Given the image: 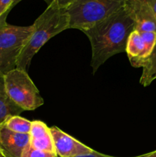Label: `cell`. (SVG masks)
Returning <instances> with one entry per match:
<instances>
[{"label":"cell","instance_id":"obj_1","mask_svg":"<svg viewBox=\"0 0 156 157\" xmlns=\"http://www.w3.org/2000/svg\"><path fill=\"white\" fill-rule=\"evenodd\" d=\"M134 30V22L123 6L110 16L83 31L91 44L90 65L93 74L112 56L125 52L127 40Z\"/></svg>","mask_w":156,"mask_h":157},{"label":"cell","instance_id":"obj_20","mask_svg":"<svg viewBox=\"0 0 156 157\" xmlns=\"http://www.w3.org/2000/svg\"><path fill=\"white\" fill-rule=\"evenodd\" d=\"M148 2H149L151 7L152 8L154 14L156 15V0H148Z\"/></svg>","mask_w":156,"mask_h":157},{"label":"cell","instance_id":"obj_15","mask_svg":"<svg viewBox=\"0 0 156 157\" xmlns=\"http://www.w3.org/2000/svg\"><path fill=\"white\" fill-rule=\"evenodd\" d=\"M21 157H58V156L55 153L37 150L28 144L23 150Z\"/></svg>","mask_w":156,"mask_h":157},{"label":"cell","instance_id":"obj_14","mask_svg":"<svg viewBox=\"0 0 156 157\" xmlns=\"http://www.w3.org/2000/svg\"><path fill=\"white\" fill-rule=\"evenodd\" d=\"M49 134H50V128L47 127V126L44 122L41 121H32V127L29 133L31 139L44 137Z\"/></svg>","mask_w":156,"mask_h":157},{"label":"cell","instance_id":"obj_11","mask_svg":"<svg viewBox=\"0 0 156 157\" xmlns=\"http://www.w3.org/2000/svg\"><path fill=\"white\" fill-rule=\"evenodd\" d=\"M142 67L140 84L147 87L156 79V44L149 56L144 61Z\"/></svg>","mask_w":156,"mask_h":157},{"label":"cell","instance_id":"obj_22","mask_svg":"<svg viewBox=\"0 0 156 157\" xmlns=\"http://www.w3.org/2000/svg\"><path fill=\"white\" fill-rule=\"evenodd\" d=\"M0 157H2V155H1V154H0Z\"/></svg>","mask_w":156,"mask_h":157},{"label":"cell","instance_id":"obj_18","mask_svg":"<svg viewBox=\"0 0 156 157\" xmlns=\"http://www.w3.org/2000/svg\"><path fill=\"white\" fill-rule=\"evenodd\" d=\"M76 157H116V156H109V155L102 154V153H99V152H96L95 150H93V153H90V154L87 155H82V156H76Z\"/></svg>","mask_w":156,"mask_h":157},{"label":"cell","instance_id":"obj_10","mask_svg":"<svg viewBox=\"0 0 156 157\" xmlns=\"http://www.w3.org/2000/svg\"><path fill=\"white\" fill-rule=\"evenodd\" d=\"M23 111L8 95L5 86L4 75L0 72V126L4 124L8 118L20 115Z\"/></svg>","mask_w":156,"mask_h":157},{"label":"cell","instance_id":"obj_7","mask_svg":"<svg viewBox=\"0 0 156 157\" xmlns=\"http://www.w3.org/2000/svg\"><path fill=\"white\" fill-rule=\"evenodd\" d=\"M125 11L138 32H154L156 33V15L148 0H125Z\"/></svg>","mask_w":156,"mask_h":157},{"label":"cell","instance_id":"obj_12","mask_svg":"<svg viewBox=\"0 0 156 157\" xmlns=\"http://www.w3.org/2000/svg\"><path fill=\"white\" fill-rule=\"evenodd\" d=\"M4 125L9 130L15 133H22V134H29L32 127V121L20 117L19 115L12 116L8 118L5 122Z\"/></svg>","mask_w":156,"mask_h":157},{"label":"cell","instance_id":"obj_4","mask_svg":"<svg viewBox=\"0 0 156 157\" xmlns=\"http://www.w3.org/2000/svg\"><path fill=\"white\" fill-rule=\"evenodd\" d=\"M7 13L0 17V72L6 75L16 68L18 58L27 43L33 27L6 22Z\"/></svg>","mask_w":156,"mask_h":157},{"label":"cell","instance_id":"obj_5","mask_svg":"<svg viewBox=\"0 0 156 157\" xmlns=\"http://www.w3.org/2000/svg\"><path fill=\"white\" fill-rule=\"evenodd\" d=\"M8 95L23 110H35L44 104V100L27 71L15 68L4 75Z\"/></svg>","mask_w":156,"mask_h":157},{"label":"cell","instance_id":"obj_2","mask_svg":"<svg viewBox=\"0 0 156 157\" xmlns=\"http://www.w3.org/2000/svg\"><path fill=\"white\" fill-rule=\"evenodd\" d=\"M70 17L67 9L57 1L48 5L32 25V32L17 61L16 67L27 71L32 58L47 41L69 29Z\"/></svg>","mask_w":156,"mask_h":157},{"label":"cell","instance_id":"obj_9","mask_svg":"<svg viewBox=\"0 0 156 157\" xmlns=\"http://www.w3.org/2000/svg\"><path fill=\"white\" fill-rule=\"evenodd\" d=\"M29 141V134L15 133L4 124L0 126V154L2 157H21Z\"/></svg>","mask_w":156,"mask_h":157},{"label":"cell","instance_id":"obj_13","mask_svg":"<svg viewBox=\"0 0 156 157\" xmlns=\"http://www.w3.org/2000/svg\"><path fill=\"white\" fill-rule=\"evenodd\" d=\"M29 145L33 148L37 149V150L50 152V153H55L54 146L51 134L47 135L44 137L37 138V139H31L30 138Z\"/></svg>","mask_w":156,"mask_h":157},{"label":"cell","instance_id":"obj_3","mask_svg":"<svg viewBox=\"0 0 156 157\" xmlns=\"http://www.w3.org/2000/svg\"><path fill=\"white\" fill-rule=\"evenodd\" d=\"M125 0H76L67 8L70 25L69 29L81 32L123 7Z\"/></svg>","mask_w":156,"mask_h":157},{"label":"cell","instance_id":"obj_8","mask_svg":"<svg viewBox=\"0 0 156 157\" xmlns=\"http://www.w3.org/2000/svg\"><path fill=\"white\" fill-rule=\"evenodd\" d=\"M55 153L58 157H76L90 154L93 150L64 133L58 127H50Z\"/></svg>","mask_w":156,"mask_h":157},{"label":"cell","instance_id":"obj_21","mask_svg":"<svg viewBox=\"0 0 156 157\" xmlns=\"http://www.w3.org/2000/svg\"><path fill=\"white\" fill-rule=\"evenodd\" d=\"M21 0H14V2H13V4H12V8H13L14 6H16L17 4H18V2H21Z\"/></svg>","mask_w":156,"mask_h":157},{"label":"cell","instance_id":"obj_17","mask_svg":"<svg viewBox=\"0 0 156 157\" xmlns=\"http://www.w3.org/2000/svg\"><path fill=\"white\" fill-rule=\"evenodd\" d=\"M44 1L47 3V6L50 5L51 2H53L54 1H57L60 6L67 9V8H68L70 5L73 4L76 0H44Z\"/></svg>","mask_w":156,"mask_h":157},{"label":"cell","instance_id":"obj_19","mask_svg":"<svg viewBox=\"0 0 156 157\" xmlns=\"http://www.w3.org/2000/svg\"><path fill=\"white\" fill-rule=\"evenodd\" d=\"M134 157H156V150L152 152H150V153H145V154L140 155V156H134Z\"/></svg>","mask_w":156,"mask_h":157},{"label":"cell","instance_id":"obj_16","mask_svg":"<svg viewBox=\"0 0 156 157\" xmlns=\"http://www.w3.org/2000/svg\"><path fill=\"white\" fill-rule=\"evenodd\" d=\"M14 0H0V17L10 12Z\"/></svg>","mask_w":156,"mask_h":157},{"label":"cell","instance_id":"obj_6","mask_svg":"<svg viewBox=\"0 0 156 157\" xmlns=\"http://www.w3.org/2000/svg\"><path fill=\"white\" fill-rule=\"evenodd\" d=\"M155 44V32L132 31L128 36L125 48L132 66L142 67L144 61L151 53Z\"/></svg>","mask_w":156,"mask_h":157}]
</instances>
